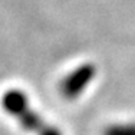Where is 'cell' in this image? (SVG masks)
I'll use <instances>...</instances> for the list:
<instances>
[{
    "label": "cell",
    "instance_id": "obj_1",
    "mask_svg": "<svg viewBox=\"0 0 135 135\" xmlns=\"http://www.w3.org/2000/svg\"><path fill=\"white\" fill-rule=\"evenodd\" d=\"M2 108L19 122L26 132L33 135H62L56 127L46 122L43 117L33 109L27 95L22 89H9L2 95Z\"/></svg>",
    "mask_w": 135,
    "mask_h": 135
},
{
    "label": "cell",
    "instance_id": "obj_2",
    "mask_svg": "<svg viewBox=\"0 0 135 135\" xmlns=\"http://www.w3.org/2000/svg\"><path fill=\"white\" fill-rule=\"evenodd\" d=\"M98 73V69L94 63L86 62L72 69L59 83V92L68 101L79 98L92 83Z\"/></svg>",
    "mask_w": 135,
    "mask_h": 135
},
{
    "label": "cell",
    "instance_id": "obj_3",
    "mask_svg": "<svg viewBox=\"0 0 135 135\" xmlns=\"http://www.w3.org/2000/svg\"><path fill=\"white\" fill-rule=\"evenodd\" d=\"M102 135H135V122H115L102 131Z\"/></svg>",
    "mask_w": 135,
    "mask_h": 135
}]
</instances>
